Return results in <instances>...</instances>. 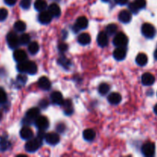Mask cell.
Returning <instances> with one entry per match:
<instances>
[{
	"mask_svg": "<svg viewBox=\"0 0 157 157\" xmlns=\"http://www.w3.org/2000/svg\"><path fill=\"white\" fill-rule=\"evenodd\" d=\"M42 145V139L37 136L35 139L29 140V142L26 143L25 149L29 153H34L38 150Z\"/></svg>",
	"mask_w": 157,
	"mask_h": 157,
	"instance_id": "6da1fadb",
	"label": "cell"
},
{
	"mask_svg": "<svg viewBox=\"0 0 157 157\" xmlns=\"http://www.w3.org/2000/svg\"><path fill=\"white\" fill-rule=\"evenodd\" d=\"M40 110L37 107H32L30 110H29L26 113V117L23 120V122L26 124H32L33 121H35L37 117L39 116Z\"/></svg>",
	"mask_w": 157,
	"mask_h": 157,
	"instance_id": "7a4b0ae2",
	"label": "cell"
},
{
	"mask_svg": "<svg viewBox=\"0 0 157 157\" xmlns=\"http://www.w3.org/2000/svg\"><path fill=\"white\" fill-rule=\"evenodd\" d=\"M128 43V38L124 32H119L115 35L113 38V44L117 47H126Z\"/></svg>",
	"mask_w": 157,
	"mask_h": 157,
	"instance_id": "3957f363",
	"label": "cell"
},
{
	"mask_svg": "<svg viewBox=\"0 0 157 157\" xmlns=\"http://www.w3.org/2000/svg\"><path fill=\"white\" fill-rule=\"evenodd\" d=\"M6 40H7L8 45L10 48H16L20 44L19 37L14 32H11L8 34Z\"/></svg>",
	"mask_w": 157,
	"mask_h": 157,
	"instance_id": "277c9868",
	"label": "cell"
},
{
	"mask_svg": "<svg viewBox=\"0 0 157 157\" xmlns=\"http://www.w3.org/2000/svg\"><path fill=\"white\" fill-rule=\"evenodd\" d=\"M142 34L147 38H152L156 35V29L153 25L150 23H144L141 28Z\"/></svg>",
	"mask_w": 157,
	"mask_h": 157,
	"instance_id": "5b68a950",
	"label": "cell"
},
{
	"mask_svg": "<svg viewBox=\"0 0 157 157\" xmlns=\"http://www.w3.org/2000/svg\"><path fill=\"white\" fill-rule=\"evenodd\" d=\"M155 150H156L155 144L152 142H147L146 144H144L143 145L142 149H141L143 154L147 157L154 156Z\"/></svg>",
	"mask_w": 157,
	"mask_h": 157,
	"instance_id": "8992f818",
	"label": "cell"
},
{
	"mask_svg": "<svg viewBox=\"0 0 157 157\" xmlns=\"http://www.w3.org/2000/svg\"><path fill=\"white\" fill-rule=\"evenodd\" d=\"M147 5L146 0H134L133 2H131L129 5V9L133 13L136 14L139 12L140 9H142L145 8Z\"/></svg>",
	"mask_w": 157,
	"mask_h": 157,
	"instance_id": "52a82bcc",
	"label": "cell"
},
{
	"mask_svg": "<svg viewBox=\"0 0 157 157\" xmlns=\"http://www.w3.org/2000/svg\"><path fill=\"white\" fill-rule=\"evenodd\" d=\"M88 26V20L85 16H81L77 19L76 23L74 25V31L78 32L81 29H85Z\"/></svg>",
	"mask_w": 157,
	"mask_h": 157,
	"instance_id": "ba28073f",
	"label": "cell"
},
{
	"mask_svg": "<svg viewBox=\"0 0 157 157\" xmlns=\"http://www.w3.org/2000/svg\"><path fill=\"white\" fill-rule=\"evenodd\" d=\"M35 125L39 130H44L47 128H48L49 121L47 119V117L44 116H38L35 119Z\"/></svg>",
	"mask_w": 157,
	"mask_h": 157,
	"instance_id": "9c48e42d",
	"label": "cell"
},
{
	"mask_svg": "<svg viewBox=\"0 0 157 157\" xmlns=\"http://www.w3.org/2000/svg\"><path fill=\"white\" fill-rule=\"evenodd\" d=\"M44 138H45L46 142L50 145H56L60 141V137L58 133H53V132L45 134Z\"/></svg>",
	"mask_w": 157,
	"mask_h": 157,
	"instance_id": "30bf717a",
	"label": "cell"
},
{
	"mask_svg": "<svg viewBox=\"0 0 157 157\" xmlns=\"http://www.w3.org/2000/svg\"><path fill=\"white\" fill-rule=\"evenodd\" d=\"M113 58L117 61H122L126 58L127 50L124 47H117L113 51Z\"/></svg>",
	"mask_w": 157,
	"mask_h": 157,
	"instance_id": "8fae6325",
	"label": "cell"
},
{
	"mask_svg": "<svg viewBox=\"0 0 157 157\" xmlns=\"http://www.w3.org/2000/svg\"><path fill=\"white\" fill-rule=\"evenodd\" d=\"M27 54L25 51L21 50V49H17L13 53V58L15 61L17 62H22V61H26L27 59Z\"/></svg>",
	"mask_w": 157,
	"mask_h": 157,
	"instance_id": "7c38bea8",
	"label": "cell"
},
{
	"mask_svg": "<svg viewBox=\"0 0 157 157\" xmlns=\"http://www.w3.org/2000/svg\"><path fill=\"white\" fill-rule=\"evenodd\" d=\"M120 21L123 23H129L132 19V14L129 10H122L119 13L118 16Z\"/></svg>",
	"mask_w": 157,
	"mask_h": 157,
	"instance_id": "4fadbf2b",
	"label": "cell"
},
{
	"mask_svg": "<svg viewBox=\"0 0 157 157\" xmlns=\"http://www.w3.org/2000/svg\"><path fill=\"white\" fill-rule=\"evenodd\" d=\"M52 19V15L49 13L48 11H43L38 15V21L41 24H48Z\"/></svg>",
	"mask_w": 157,
	"mask_h": 157,
	"instance_id": "5bb4252c",
	"label": "cell"
},
{
	"mask_svg": "<svg viewBox=\"0 0 157 157\" xmlns=\"http://www.w3.org/2000/svg\"><path fill=\"white\" fill-rule=\"evenodd\" d=\"M141 81L144 85L150 86L154 84L155 82V77L150 73H145L142 75Z\"/></svg>",
	"mask_w": 157,
	"mask_h": 157,
	"instance_id": "9a60e30c",
	"label": "cell"
},
{
	"mask_svg": "<svg viewBox=\"0 0 157 157\" xmlns=\"http://www.w3.org/2000/svg\"><path fill=\"white\" fill-rule=\"evenodd\" d=\"M98 44L101 47H105L108 44V35L104 32H101L98 35Z\"/></svg>",
	"mask_w": 157,
	"mask_h": 157,
	"instance_id": "2e32d148",
	"label": "cell"
},
{
	"mask_svg": "<svg viewBox=\"0 0 157 157\" xmlns=\"http://www.w3.org/2000/svg\"><path fill=\"white\" fill-rule=\"evenodd\" d=\"M38 87H40L41 89L42 90H49L51 88V81H49V79L46 77L43 76L41 77V78L38 79Z\"/></svg>",
	"mask_w": 157,
	"mask_h": 157,
	"instance_id": "e0dca14e",
	"label": "cell"
},
{
	"mask_svg": "<svg viewBox=\"0 0 157 157\" xmlns=\"http://www.w3.org/2000/svg\"><path fill=\"white\" fill-rule=\"evenodd\" d=\"M51 100H52V103L57 104V105H62L63 102H64L62 94L58 91H55L51 94Z\"/></svg>",
	"mask_w": 157,
	"mask_h": 157,
	"instance_id": "ac0fdd59",
	"label": "cell"
},
{
	"mask_svg": "<svg viewBox=\"0 0 157 157\" xmlns=\"http://www.w3.org/2000/svg\"><path fill=\"white\" fill-rule=\"evenodd\" d=\"M20 136L23 140H30L33 136V131L29 127H23L20 130Z\"/></svg>",
	"mask_w": 157,
	"mask_h": 157,
	"instance_id": "d6986e66",
	"label": "cell"
},
{
	"mask_svg": "<svg viewBox=\"0 0 157 157\" xmlns=\"http://www.w3.org/2000/svg\"><path fill=\"white\" fill-rule=\"evenodd\" d=\"M107 100L110 102V104H118L122 100V97L120 94L119 93H117V92H113L111 93L110 94H109Z\"/></svg>",
	"mask_w": 157,
	"mask_h": 157,
	"instance_id": "ffe728a7",
	"label": "cell"
},
{
	"mask_svg": "<svg viewBox=\"0 0 157 157\" xmlns=\"http://www.w3.org/2000/svg\"><path fill=\"white\" fill-rule=\"evenodd\" d=\"M48 12L52 17H58L61 15V9L58 5L55 3H52L48 6Z\"/></svg>",
	"mask_w": 157,
	"mask_h": 157,
	"instance_id": "44dd1931",
	"label": "cell"
},
{
	"mask_svg": "<svg viewBox=\"0 0 157 157\" xmlns=\"http://www.w3.org/2000/svg\"><path fill=\"white\" fill-rule=\"evenodd\" d=\"M78 41L82 45H87V44H90L91 38H90V36L87 33H82L79 35L78 38Z\"/></svg>",
	"mask_w": 157,
	"mask_h": 157,
	"instance_id": "7402d4cb",
	"label": "cell"
},
{
	"mask_svg": "<svg viewBox=\"0 0 157 157\" xmlns=\"http://www.w3.org/2000/svg\"><path fill=\"white\" fill-rule=\"evenodd\" d=\"M95 136H96L95 131L92 129H87L83 132V137L87 141L93 140L95 138Z\"/></svg>",
	"mask_w": 157,
	"mask_h": 157,
	"instance_id": "603a6c76",
	"label": "cell"
},
{
	"mask_svg": "<svg viewBox=\"0 0 157 157\" xmlns=\"http://www.w3.org/2000/svg\"><path fill=\"white\" fill-rule=\"evenodd\" d=\"M148 61V58L147 55L144 53H140L136 58V62L138 65L144 66L147 64Z\"/></svg>",
	"mask_w": 157,
	"mask_h": 157,
	"instance_id": "cb8c5ba5",
	"label": "cell"
},
{
	"mask_svg": "<svg viewBox=\"0 0 157 157\" xmlns=\"http://www.w3.org/2000/svg\"><path fill=\"white\" fill-rule=\"evenodd\" d=\"M35 9L38 12H43L47 8V2L45 0H36L35 2Z\"/></svg>",
	"mask_w": 157,
	"mask_h": 157,
	"instance_id": "d4e9b609",
	"label": "cell"
},
{
	"mask_svg": "<svg viewBox=\"0 0 157 157\" xmlns=\"http://www.w3.org/2000/svg\"><path fill=\"white\" fill-rule=\"evenodd\" d=\"M63 107H64V110L65 114L70 115L71 113H73V108H72V104L70 100H67V101H64L62 104Z\"/></svg>",
	"mask_w": 157,
	"mask_h": 157,
	"instance_id": "484cf974",
	"label": "cell"
},
{
	"mask_svg": "<svg viewBox=\"0 0 157 157\" xmlns=\"http://www.w3.org/2000/svg\"><path fill=\"white\" fill-rule=\"evenodd\" d=\"M29 53L32 54V55H35L36 53H38V52L39 51V45L37 42L33 41V42H31L29 45Z\"/></svg>",
	"mask_w": 157,
	"mask_h": 157,
	"instance_id": "4316f807",
	"label": "cell"
},
{
	"mask_svg": "<svg viewBox=\"0 0 157 157\" xmlns=\"http://www.w3.org/2000/svg\"><path fill=\"white\" fill-rule=\"evenodd\" d=\"M14 29L18 32H23L26 29V25L22 21H17L14 24Z\"/></svg>",
	"mask_w": 157,
	"mask_h": 157,
	"instance_id": "83f0119b",
	"label": "cell"
},
{
	"mask_svg": "<svg viewBox=\"0 0 157 157\" xmlns=\"http://www.w3.org/2000/svg\"><path fill=\"white\" fill-rule=\"evenodd\" d=\"M117 25L115 24H110L107 26L106 29V33L109 35H113L117 33Z\"/></svg>",
	"mask_w": 157,
	"mask_h": 157,
	"instance_id": "f1b7e54d",
	"label": "cell"
},
{
	"mask_svg": "<svg viewBox=\"0 0 157 157\" xmlns=\"http://www.w3.org/2000/svg\"><path fill=\"white\" fill-rule=\"evenodd\" d=\"M10 146L9 141L6 139L2 137H0V152H3L7 150Z\"/></svg>",
	"mask_w": 157,
	"mask_h": 157,
	"instance_id": "f546056e",
	"label": "cell"
},
{
	"mask_svg": "<svg viewBox=\"0 0 157 157\" xmlns=\"http://www.w3.org/2000/svg\"><path fill=\"white\" fill-rule=\"evenodd\" d=\"M109 90H110V87L107 84H105V83H102V84H100L99 87H98V91L101 94L104 95L107 94L108 93Z\"/></svg>",
	"mask_w": 157,
	"mask_h": 157,
	"instance_id": "4dcf8cb0",
	"label": "cell"
},
{
	"mask_svg": "<svg viewBox=\"0 0 157 157\" xmlns=\"http://www.w3.org/2000/svg\"><path fill=\"white\" fill-rule=\"evenodd\" d=\"M37 71H38V67L35 63H34L33 61H29V68H28V72L29 75H35L37 73Z\"/></svg>",
	"mask_w": 157,
	"mask_h": 157,
	"instance_id": "1f68e13d",
	"label": "cell"
},
{
	"mask_svg": "<svg viewBox=\"0 0 157 157\" xmlns=\"http://www.w3.org/2000/svg\"><path fill=\"white\" fill-rule=\"evenodd\" d=\"M30 36L28 34H23L19 37L20 44H28L30 42Z\"/></svg>",
	"mask_w": 157,
	"mask_h": 157,
	"instance_id": "d6a6232c",
	"label": "cell"
},
{
	"mask_svg": "<svg viewBox=\"0 0 157 157\" xmlns=\"http://www.w3.org/2000/svg\"><path fill=\"white\" fill-rule=\"evenodd\" d=\"M58 63H59L61 66L65 67V68L66 67L67 68V67L70 66V61H69L67 58H65V57L64 56L61 57V58L58 59Z\"/></svg>",
	"mask_w": 157,
	"mask_h": 157,
	"instance_id": "836d02e7",
	"label": "cell"
},
{
	"mask_svg": "<svg viewBox=\"0 0 157 157\" xmlns=\"http://www.w3.org/2000/svg\"><path fill=\"white\" fill-rule=\"evenodd\" d=\"M7 101V94L3 88L0 87V104H5Z\"/></svg>",
	"mask_w": 157,
	"mask_h": 157,
	"instance_id": "e575fe53",
	"label": "cell"
},
{
	"mask_svg": "<svg viewBox=\"0 0 157 157\" xmlns=\"http://www.w3.org/2000/svg\"><path fill=\"white\" fill-rule=\"evenodd\" d=\"M8 16V11L7 9L2 8L0 9V21H3L6 19Z\"/></svg>",
	"mask_w": 157,
	"mask_h": 157,
	"instance_id": "d590c367",
	"label": "cell"
},
{
	"mask_svg": "<svg viewBox=\"0 0 157 157\" xmlns=\"http://www.w3.org/2000/svg\"><path fill=\"white\" fill-rule=\"evenodd\" d=\"M20 6L24 9H29V7L31 6V1L30 0H21L20 2Z\"/></svg>",
	"mask_w": 157,
	"mask_h": 157,
	"instance_id": "8d00e7d4",
	"label": "cell"
},
{
	"mask_svg": "<svg viewBox=\"0 0 157 157\" xmlns=\"http://www.w3.org/2000/svg\"><path fill=\"white\" fill-rule=\"evenodd\" d=\"M56 130L58 133H63V132L65 130V125H64V124H62V123L58 124V125H57Z\"/></svg>",
	"mask_w": 157,
	"mask_h": 157,
	"instance_id": "74e56055",
	"label": "cell"
},
{
	"mask_svg": "<svg viewBox=\"0 0 157 157\" xmlns=\"http://www.w3.org/2000/svg\"><path fill=\"white\" fill-rule=\"evenodd\" d=\"M17 80H18L21 84H25V82L27 81V77L25 76V75H19L18 77H17Z\"/></svg>",
	"mask_w": 157,
	"mask_h": 157,
	"instance_id": "f35d334b",
	"label": "cell"
},
{
	"mask_svg": "<svg viewBox=\"0 0 157 157\" xmlns=\"http://www.w3.org/2000/svg\"><path fill=\"white\" fill-rule=\"evenodd\" d=\"M58 49L62 52H65L67 49V44H64V43H61V44H60L59 45H58Z\"/></svg>",
	"mask_w": 157,
	"mask_h": 157,
	"instance_id": "ab89813d",
	"label": "cell"
},
{
	"mask_svg": "<svg viewBox=\"0 0 157 157\" xmlns=\"http://www.w3.org/2000/svg\"><path fill=\"white\" fill-rule=\"evenodd\" d=\"M5 2L8 6H14L16 3L17 0H4Z\"/></svg>",
	"mask_w": 157,
	"mask_h": 157,
	"instance_id": "60d3db41",
	"label": "cell"
},
{
	"mask_svg": "<svg viewBox=\"0 0 157 157\" xmlns=\"http://www.w3.org/2000/svg\"><path fill=\"white\" fill-rule=\"evenodd\" d=\"M39 104H40V106L42 107V108L44 109L46 107H47L48 105V102L46 100H42V101H41V103H40Z\"/></svg>",
	"mask_w": 157,
	"mask_h": 157,
	"instance_id": "b9f144b4",
	"label": "cell"
},
{
	"mask_svg": "<svg viewBox=\"0 0 157 157\" xmlns=\"http://www.w3.org/2000/svg\"><path fill=\"white\" fill-rule=\"evenodd\" d=\"M115 2L121 6H124V5L127 4L128 0H115Z\"/></svg>",
	"mask_w": 157,
	"mask_h": 157,
	"instance_id": "7bdbcfd3",
	"label": "cell"
},
{
	"mask_svg": "<svg viewBox=\"0 0 157 157\" xmlns=\"http://www.w3.org/2000/svg\"><path fill=\"white\" fill-rule=\"evenodd\" d=\"M154 58H155V59L157 60V49L155 51V52H154Z\"/></svg>",
	"mask_w": 157,
	"mask_h": 157,
	"instance_id": "ee69618b",
	"label": "cell"
},
{
	"mask_svg": "<svg viewBox=\"0 0 157 157\" xmlns=\"http://www.w3.org/2000/svg\"><path fill=\"white\" fill-rule=\"evenodd\" d=\"M154 112H155V113L157 115V104H156L154 107Z\"/></svg>",
	"mask_w": 157,
	"mask_h": 157,
	"instance_id": "f6af8a7d",
	"label": "cell"
},
{
	"mask_svg": "<svg viewBox=\"0 0 157 157\" xmlns=\"http://www.w3.org/2000/svg\"><path fill=\"white\" fill-rule=\"evenodd\" d=\"M102 1H104V2H109V1H110V0H102Z\"/></svg>",
	"mask_w": 157,
	"mask_h": 157,
	"instance_id": "bcb514c9",
	"label": "cell"
},
{
	"mask_svg": "<svg viewBox=\"0 0 157 157\" xmlns=\"http://www.w3.org/2000/svg\"><path fill=\"white\" fill-rule=\"evenodd\" d=\"M2 113H1V112H0V119H1V118H2Z\"/></svg>",
	"mask_w": 157,
	"mask_h": 157,
	"instance_id": "7dc6e473",
	"label": "cell"
}]
</instances>
